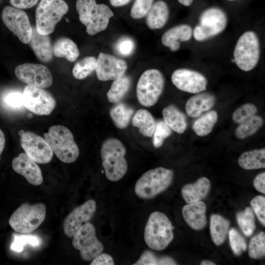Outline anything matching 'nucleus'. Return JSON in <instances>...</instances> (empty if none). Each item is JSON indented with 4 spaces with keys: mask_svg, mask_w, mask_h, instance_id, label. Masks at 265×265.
<instances>
[{
    "mask_svg": "<svg viewBox=\"0 0 265 265\" xmlns=\"http://www.w3.org/2000/svg\"><path fill=\"white\" fill-rule=\"evenodd\" d=\"M5 143V135L3 132L0 129V155L4 149Z\"/></svg>",
    "mask_w": 265,
    "mask_h": 265,
    "instance_id": "nucleus-51",
    "label": "nucleus"
},
{
    "mask_svg": "<svg viewBox=\"0 0 265 265\" xmlns=\"http://www.w3.org/2000/svg\"><path fill=\"white\" fill-rule=\"evenodd\" d=\"M182 4L185 6H189L191 4L193 0H178Z\"/></svg>",
    "mask_w": 265,
    "mask_h": 265,
    "instance_id": "nucleus-52",
    "label": "nucleus"
},
{
    "mask_svg": "<svg viewBox=\"0 0 265 265\" xmlns=\"http://www.w3.org/2000/svg\"><path fill=\"white\" fill-rule=\"evenodd\" d=\"M172 133V130L162 120H159L156 123L155 128L153 134V143L156 148L162 146L164 140Z\"/></svg>",
    "mask_w": 265,
    "mask_h": 265,
    "instance_id": "nucleus-40",
    "label": "nucleus"
},
{
    "mask_svg": "<svg viewBox=\"0 0 265 265\" xmlns=\"http://www.w3.org/2000/svg\"><path fill=\"white\" fill-rule=\"evenodd\" d=\"M211 186L210 180L203 177L193 184L185 185L182 188L181 194L187 203L200 201L208 194Z\"/></svg>",
    "mask_w": 265,
    "mask_h": 265,
    "instance_id": "nucleus-24",
    "label": "nucleus"
},
{
    "mask_svg": "<svg viewBox=\"0 0 265 265\" xmlns=\"http://www.w3.org/2000/svg\"><path fill=\"white\" fill-rule=\"evenodd\" d=\"M250 205L259 220L265 226V197L261 195L257 196L252 199Z\"/></svg>",
    "mask_w": 265,
    "mask_h": 265,
    "instance_id": "nucleus-46",
    "label": "nucleus"
},
{
    "mask_svg": "<svg viewBox=\"0 0 265 265\" xmlns=\"http://www.w3.org/2000/svg\"><path fill=\"white\" fill-rule=\"evenodd\" d=\"M156 123L151 113L145 109H138L132 119V125L138 129L143 135L151 137L154 132Z\"/></svg>",
    "mask_w": 265,
    "mask_h": 265,
    "instance_id": "nucleus-29",
    "label": "nucleus"
},
{
    "mask_svg": "<svg viewBox=\"0 0 265 265\" xmlns=\"http://www.w3.org/2000/svg\"><path fill=\"white\" fill-rule=\"evenodd\" d=\"M44 138L53 152L63 162L72 163L78 159L79 147L73 133L66 127L60 125L51 126L44 133Z\"/></svg>",
    "mask_w": 265,
    "mask_h": 265,
    "instance_id": "nucleus-3",
    "label": "nucleus"
},
{
    "mask_svg": "<svg viewBox=\"0 0 265 265\" xmlns=\"http://www.w3.org/2000/svg\"><path fill=\"white\" fill-rule=\"evenodd\" d=\"M24 106L38 115H48L53 110L56 102L53 96L42 88L26 85L22 93Z\"/></svg>",
    "mask_w": 265,
    "mask_h": 265,
    "instance_id": "nucleus-12",
    "label": "nucleus"
},
{
    "mask_svg": "<svg viewBox=\"0 0 265 265\" xmlns=\"http://www.w3.org/2000/svg\"><path fill=\"white\" fill-rule=\"evenodd\" d=\"M73 238V246L80 251L84 261L93 260L104 250L103 244L96 237L95 228L91 223L83 224Z\"/></svg>",
    "mask_w": 265,
    "mask_h": 265,
    "instance_id": "nucleus-11",
    "label": "nucleus"
},
{
    "mask_svg": "<svg viewBox=\"0 0 265 265\" xmlns=\"http://www.w3.org/2000/svg\"><path fill=\"white\" fill-rule=\"evenodd\" d=\"M46 208L44 204L30 205L24 203L12 213L9 224L15 231L28 234L36 229L46 217Z\"/></svg>",
    "mask_w": 265,
    "mask_h": 265,
    "instance_id": "nucleus-7",
    "label": "nucleus"
},
{
    "mask_svg": "<svg viewBox=\"0 0 265 265\" xmlns=\"http://www.w3.org/2000/svg\"><path fill=\"white\" fill-rule=\"evenodd\" d=\"M12 167L16 173L23 176L30 184L37 186L42 183L43 178L39 166L26 153H21L14 158Z\"/></svg>",
    "mask_w": 265,
    "mask_h": 265,
    "instance_id": "nucleus-19",
    "label": "nucleus"
},
{
    "mask_svg": "<svg viewBox=\"0 0 265 265\" xmlns=\"http://www.w3.org/2000/svg\"><path fill=\"white\" fill-rule=\"evenodd\" d=\"M114 261L110 255L106 253H101L93 260L91 265H113Z\"/></svg>",
    "mask_w": 265,
    "mask_h": 265,
    "instance_id": "nucleus-47",
    "label": "nucleus"
},
{
    "mask_svg": "<svg viewBox=\"0 0 265 265\" xmlns=\"http://www.w3.org/2000/svg\"><path fill=\"white\" fill-rule=\"evenodd\" d=\"M238 225L245 236L249 237L255 229V217L252 209L247 207L236 214Z\"/></svg>",
    "mask_w": 265,
    "mask_h": 265,
    "instance_id": "nucleus-36",
    "label": "nucleus"
},
{
    "mask_svg": "<svg viewBox=\"0 0 265 265\" xmlns=\"http://www.w3.org/2000/svg\"><path fill=\"white\" fill-rule=\"evenodd\" d=\"M96 210V203L92 199L75 208L64 220L63 228L65 235L73 237L83 224L91 219Z\"/></svg>",
    "mask_w": 265,
    "mask_h": 265,
    "instance_id": "nucleus-18",
    "label": "nucleus"
},
{
    "mask_svg": "<svg viewBox=\"0 0 265 265\" xmlns=\"http://www.w3.org/2000/svg\"><path fill=\"white\" fill-rule=\"evenodd\" d=\"M131 0H109L110 4L114 7H121L129 3Z\"/></svg>",
    "mask_w": 265,
    "mask_h": 265,
    "instance_id": "nucleus-50",
    "label": "nucleus"
},
{
    "mask_svg": "<svg viewBox=\"0 0 265 265\" xmlns=\"http://www.w3.org/2000/svg\"><path fill=\"white\" fill-rule=\"evenodd\" d=\"M14 73L18 80L32 86L47 88L53 83L52 73L44 65L24 63L17 66Z\"/></svg>",
    "mask_w": 265,
    "mask_h": 265,
    "instance_id": "nucleus-14",
    "label": "nucleus"
},
{
    "mask_svg": "<svg viewBox=\"0 0 265 265\" xmlns=\"http://www.w3.org/2000/svg\"><path fill=\"white\" fill-rule=\"evenodd\" d=\"M173 172L162 167L145 172L134 186L136 195L143 199H152L166 190L171 184Z\"/></svg>",
    "mask_w": 265,
    "mask_h": 265,
    "instance_id": "nucleus-5",
    "label": "nucleus"
},
{
    "mask_svg": "<svg viewBox=\"0 0 265 265\" xmlns=\"http://www.w3.org/2000/svg\"><path fill=\"white\" fill-rule=\"evenodd\" d=\"M133 265H177L176 262L168 256L158 257L150 250H145Z\"/></svg>",
    "mask_w": 265,
    "mask_h": 265,
    "instance_id": "nucleus-37",
    "label": "nucleus"
},
{
    "mask_svg": "<svg viewBox=\"0 0 265 265\" xmlns=\"http://www.w3.org/2000/svg\"><path fill=\"white\" fill-rule=\"evenodd\" d=\"M229 238L231 249L235 255L239 256L246 250V241L237 229L234 228L230 229Z\"/></svg>",
    "mask_w": 265,
    "mask_h": 265,
    "instance_id": "nucleus-41",
    "label": "nucleus"
},
{
    "mask_svg": "<svg viewBox=\"0 0 265 265\" xmlns=\"http://www.w3.org/2000/svg\"><path fill=\"white\" fill-rule=\"evenodd\" d=\"M163 121L173 131L182 133L187 127L186 118L185 114L174 105H169L162 110Z\"/></svg>",
    "mask_w": 265,
    "mask_h": 265,
    "instance_id": "nucleus-26",
    "label": "nucleus"
},
{
    "mask_svg": "<svg viewBox=\"0 0 265 265\" xmlns=\"http://www.w3.org/2000/svg\"><path fill=\"white\" fill-rule=\"evenodd\" d=\"M164 79L162 73L155 69H148L140 77L136 85L139 103L146 107L154 105L162 93Z\"/></svg>",
    "mask_w": 265,
    "mask_h": 265,
    "instance_id": "nucleus-9",
    "label": "nucleus"
},
{
    "mask_svg": "<svg viewBox=\"0 0 265 265\" xmlns=\"http://www.w3.org/2000/svg\"><path fill=\"white\" fill-rule=\"evenodd\" d=\"M263 123L262 117L254 115L239 124L235 131V136L240 139L247 138L256 133Z\"/></svg>",
    "mask_w": 265,
    "mask_h": 265,
    "instance_id": "nucleus-34",
    "label": "nucleus"
},
{
    "mask_svg": "<svg viewBox=\"0 0 265 265\" xmlns=\"http://www.w3.org/2000/svg\"><path fill=\"white\" fill-rule=\"evenodd\" d=\"M1 19L5 26L22 43H29L32 27L25 11L13 6H6L2 11Z\"/></svg>",
    "mask_w": 265,
    "mask_h": 265,
    "instance_id": "nucleus-13",
    "label": "nucleus"
},
{
    "mask_svg": "<svg viewBox=\"0 0 265 265\" xmlns=\"http://www.w3.org/2000/svg\"><path fill=\"white\" fill-rule=\"evenodd\" d=\"M1 0H0V1Z\"/></svg>",
    "mask_w": 265,
    "mask_h": 265,
    "instance_id": "nucleus-54",
    "label": "nucleus"
},
{
    "mask_svg": "<svg viewBox=\"0 0 265 265\" xmlns=\"http://www.w3.org/2000/svg\"><path fill=\"white\" fill-rule=\"evenodd\" d=\"M253 185L258 191L265 193V173L258 174L254 180Z\"/></svg>",
    "mask_w": 265,
    "mask_h": 265,
    "instance_id": "nucleus-49",
    "label": "nucleus"
},
{
    "mask_svg": "<svg viewBox=\"0 0 265 265\" xmlns=\"http://www.w3.org/2000/svg\"><path fill=\"white\" fill-rule=\"evenodd\" d=\"M115 48L119 54L128 56L133 53L135 48V43L131 37H122L117 41Z\"/></svg>",
    "mask_w": 265,
    "mask_h": 265,
    "instance_id": "nucleus-45",
    "label": "nucleus"
},
{
    "mask_svg": "<svg viewBox=\"0 0 265 265\" xmlns=\"http://www.w3.org/2000/svg\"><path fill=\"white\" fill-rule=\"evenodd\" d=\"M258 109L256 106L251 103H246L237 108L232 115L233 121L240 124L255 115Z\"/></svg>",
    "mask_w": 265,
    "mask_h": 265,
    "instance_id": "nucleus-42",
    "label": "nucleus"
},
{
    "mask_svg": "<svg viewBox=\"0 0 265 265\" xmlns=\"http://www.w3.org/2000/svg\"><path fill=\"white\" fill-rule=\"evenodd\" d=\"M76 10L86 32L94 35L105 30L113 12L106 5L98 4L96 0H76Z\"/></svg>",
    "mask_w": 265,
    "mask_h": 265,
    "instance_id": "nucleus-2",
    "label": "nucleus"
},
{
    "mask_svg": "<svg viewBox=\"0 0 265 265\" xmlns=\"http://www.w3.org/2000/svg\"><path fill=\"white\" fill-rule=\"evenodd\" d=\"M134 110L123 103H116L109 110L110 117L118 129H125L129 125Z\"/></svg>",
    "mask_w": 265,
    "mask_h": 265,
    "instance_id": "nucleus-31",
    "label": "nucleus"
},
{
    "mask_svg": "<svg viewBox=\"0 0 265 265\" xmlns=\"http://www.w3.org/2000/svg\"><path fill=\"white\" fill-rule=\"evenodd\" d=\"M131 85V79L127 76H123L113 81L106 97L111 103L120 102L128 92Z\"/></svg>",
    "mask_w": 265,
    "mask_h": 265,
    "instance_id": "nucleus-32",
    "label": "nucleus"
},
{
    "mask_svg": "<svg viewBox=\"0 0 265 265\" xmlns=\"http://www.w3.org/2000/svg\"><path fill=\"white\" fill-rule=\"evenodd\" d=\"M68 10V5L64 0H41L35 11L37 32L43 35L53 33Z\"/></svg>",
    "mask_w": 265,
    "mask_h": 265,
    "instance_id": "nucleus-6",
    "label": "nucleus"
},
{
    "mask_svg": "<svg viewBox=\"0 0 265 265\" xmlns=\"http://www.w3.org/2000/svg\"><path fill=\"white\" fill-rule=\"evenodd\" d=\"M154 0H135L130 11L132 18L140 19L146 16Z\"/></svg>",
    "mask_w": 265,
    "mask_h": 265,
    "instance_id": "nucleus-43",
    "label": "nucleus"
},
{
    "mask_svg": "<svg viewBox=\"0 0 265 265\" xmlns=\"http://www.w3.org/2000/svg\"><path fill=\"white\" fill-rule=\"evenodd\" d=\"M171 80L178 89L190 93L197 94L206 90L208 84L207 79L202 74L185 68L174 71Z\"/></svg>",
    "mask_w": 265,
    "mask_h": 265,
    "instance_id": "nucleus-16",
    "label": "nucleus"
},
{
    "mask_svg": "<svg viewBox=\"0 0 265 265\" xmlns=\"http://www.w3.org/2000/svg\"><path fill=\"white\" fill-rule=\"evenodd\" d=\"M37 58L43 62L48 63L53 58V45L49 35L39 33L35 26L32 27L30 39L28 43Z\"/></svg>",
    "mask_w": 265,
    "mask_h": 265,
    "instance_id": "nucleus-20",
    "label": "nucleus"
},
{
    "mask_svg": "<svg viewBox=\"0 0 265 265\" xmlns=\"http://www.w3.org/2000/svg\"><path fill=\"white\" fill-rule=\"evenodd\" d=\"M96 60L94 56H86L79 60L73 68V76L78 80L87 78L95 71Z\"/></svg>",
    "mask_w": 265,
    "mask_h": 265,
    "instance_id": "nucleus-35",
    "label": "nucleus"
},
{
    "mask_svg": "<svg viewBox=\"0 0 265 265\" xmlns=\"http://www.w3.org/2000/svg\"><path fill=\"white\" fill-rule=\"evenodd\" d=\"M172 223L160 212H154L149 216L146 224L144 238L147 245L155 250L165 249L174 238Z\"/></svg>",
    "mask_w": 265,
    "mask_h": 265,
    "instance_id": "nucleus-4",
    "label": "nucleus"
},
{
    "mask_svg": "<svg viewBox=\"0 0 265 265\" xmlns=\"http://www.w3.org/2000/svg\"><path fill=\"white\" fill-rule=\"evenodd\" d=\"M229 227V221L221 215L214 214L210 219V234L212 239L216 245H221L225 241Z\"/></svg>",
    "mask_w": 265,
    "mask_h": 265,
    "instance_id": "nucleus-30",
    "label": "nucleus"
},
{
    "mask_svg": "<svg viewBox=\"0 0 265 265\" xmlns=\"http://www.w3.org/2000/svg\"><path fill=\"white\" fill-rule=\"evenodd\" d=\"M169 10L166 3L159 0L153 4L150 10L146 15V22L151 29H160L167 22Z\"/></svg>",
    "mask_w": 265,
    "mask_h": 265,
    "instance_id": "nucleus-25",
    "label": "nucleus"
},
{
    "mask_svg": "<svg viewBox=\"0 0 265 265\" xmlns=\"http://www.w3.org/2000/svg\"><path fill=\"white\" fill-rule=\"evenodd\" d=\"M192 35L191 26L188 25L181 24L166 31L161 37V42L171 51H176L180 47V42L189 40Z\"/></svg>",
    "mask_w": 265,
    "mask_h": 265,
    "instance_id": "nucleus-22",
    "label": "nucleus"
},
{
    "mask_svg": "<svg viewBox=\"0 0 265 265\" xmlns=\"http://www.w3.org/2000/svg\"><path fill=\"white\" fill-rule=\"evenodd\" d=\"M201 265H215V264L209 260H204L201 263Z\"/></svg>",
    "mask_w": 265,
    "mask_h": 265,
    "instance_id": "nucleus-53",
    "label": "nucleus"
},
{
    "mask_svg": "<svg viewBox=\"0 0 265 265\" xmlns=\"http://www.w3.org/2000/svg\"><path fill=\"white\" fill-rule=\"evenodd\" d=\"M260 55V43L256 34L252 31L243 33L234 51V60L237 66L243 71H249L257 64Z\"/></svg>",
    "mask_w": 265,
    "mask_h": 265,
    "instance_id": "nucleus-8",
    "label": "nucleus"
},
{
    "mask_svg": "<svg viewBox=\"0 0 265 265\" xmlns=\"http://www.w3.org/2000/svg\"><path fill=\"white\" fill-rule=\"evenodd\" d=\"M215 101V97L211 93H197L187 100L186 105V112L190 117H199L203 112L212 108L214 106Z\"/></svg>",
    "mask_w": 265,
    "mask_h": 265,
    "instance_id": "nucleus-23",
    "label": "nucleus"
},
{
    "mask_svg": "<svg viewBox=\"0 0 265 265\" xmlns=\"http://www.w3.org/2000/svg\"><path fill=\"white\" fill-rule=\"evenodd\" d=\"M206 206L201 201L188 203L182 209L183 218L187 225L192 229L199 230L207 224L206 217Z\"/></svg>",
    "mask_w": 265,
    "mask_h": 265,
    "instance_id": "nucleus-21",
    "label": "nucleus"
},
{
    "mask_svg": "<svg viewBox=\"0 0 265 265\" xmlns=\"http://www.w3.org/2000/svg\"><path fill=\"white\" fill-rule=\"evenodd\" d=\"M3 103L10 109H19L24 107L23 103L22 93L17 91L9 92L3 97Z\"/></svg>",
    "mask_w": 265,
    "mask_h": 265,
    "instance_id": "nucleus-44",
    "label": "nucleus"
},
{
    "mask_svg": "<svg viewBox=\"0 0 265 265\" xmlns=\"http://www.w3.org/2000/svg\"><path fill=\"white\" fill-rule=\"evenodd\" d=\"M218 119L216 111H210L198 118L194 123L192 129L199 136L208 135L212 130Z\"/></svg>",
    "mask_w": 265,
    "mask_h": 265,
    "instance_id": "nucleus-33",
    "label": "nucleus"
},
{
    "mask_svg": "<svg viewBox=\"0 0 265 265\" xmlns=\"http://www.w3.org/2000/svg\"><path fill=\"white\" fill-rule=\"evenodd\" d=\"M20 135L21 146L30 158L42 164L51 160L53 152L44 138L31 132H23Z\"/></svg>",
    "mask_w": 265,
    "mask_h": 265,
    "instance_id": "nucleus-15",
    "label": "nucleus"
},
{
    "mask_svg": "<svg viewBox=\"0 0 265 265\" xmlns=\"http://www.w3.org/2000/svg\"><path fill=\"white\" fill-rule=\"evenodd\" d=\"M39 0H10V4L19 9H28L35 5Z\"/></svg>",
    "mask_w": 265,
    "mask_h": 265,
    "instance_id": "nucleus-48",
    "label": "nucleus"
},
{
    "mask_svg": "<svg viewBox=\"0 0 265 265\" xmlns=\"http://www.w3.org/2000/svg\"><path fill=\"white\" fill-rule=\"evenodd\" d=\"M127 68L123 59L101 52L96 60L95 72L101 81L114 80L124 76Z\"/></svg>",
    "mask_w": 265,
    "mask_h": 265,
    "instance_id": "nucleus-17",
    "label": "nucleus"
},
{
    "mask_svg": "<svg viewBox=\"0 0 265 265\" xmlns=\"http://www.w3.org/2000/svg\"><path fill=\"white\" fill-rule=\"evenodd\" d=\"M227 24V17L222 10L208 8L200 15L199 23L192 32L193 37L198 41L206 40L223 31Z\"/></svg>",
    "mask_w": 265,
    "mask_h": 265,
    "instance_id": "nucleus-10",
    "label": "nucleus"
},
{
    "mask_svg": "<svg viewBox=\"0 0 265 265\" xmlns=\"http://www.w3.org/2000/svg\"><path fill=\"white\" fill-rule=\"evenodd\" d=\"M126 150L121 141L116 138H109L102 143L101 157L102 165L106 178L116 182L121 179L128 170L125 158Z\"/></svg>",
    "mask_w": 265,
    "mask_h": 265,
    "instance_id": "nucleus-1",
    "label": "nucleus"
},
{
    "mask_svg": "<svg viewBox=\"0 0 265 265\" xmlns=\"http://www.w3.org/2000/svg\"><path fill=\"white\" fill-rule=\"evenodd\" d=\"M53 51L55 56L64 58L70 62L75 61L80 54L77 45L67 37L58 38L53 45Z\"/></svg>",
    "mask_w": 265,
    "mask_h": 265,
    "instance_id": "nucleus-27",
    "label": "nucleus"
},
{
    "mask_svg": "<svg viewBox=\"0 0 265 265\" xmlns=\"http://www.w3.org/2000/svg\"><path fill=\"white\" fill-rule=\"evenodd\" d=\"M238 163L245 170L265 168V149H255L242 153L238 159Z\"/></svg>",
    "mask_w": 265,
    "mask_h": 265,
    "instance_id": "nucleus-28",
    "label": "nucleus"
},
{
    "mask_svg": "<svg viewBox=\"0 0 265 265\" xmlns=\"http://www.w3.org/2000/svg\"><path fill=\"white\" fill-rule=\"evenodd\" d=\"M41 243L40 238L34 235H15L14 240L10 246L12 251L20 252L25 245L28 244L34 247L39 246Z\"/></svg>",
    "mask_w": 265,
    "mask_h": 265,
    "instance_id": "nucleus-38",
    "label": "nucleus"
},
{
    "mask_svg": "<svg viewBox=\"0 0 265 265\" xmlns=\"http://www.w3.org/2000/svg\"><path fill=\"white\" fill-rule=\"evenodd\" d=\"M249 257L254 259L261 258L265 255V234L262 232L254 236L248 246Z\"/></svg>",
    "mask_w": 265,
    "mask_h": 265,
    "instance_id": "nucleus-39",
    "label": "nucleus"
}]
</instances>
